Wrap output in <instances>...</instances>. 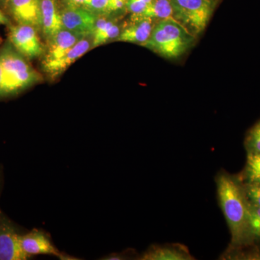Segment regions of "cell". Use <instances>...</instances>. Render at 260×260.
Here are the masks:
<instances>
[{"mask_svg":"<svg viewBox=\"0 0 260 260\" xmlns=\"http://www.w3.org/2000/svg\"><path fill=\"white\" fill-rule=\"evenodd\" d=\"M42 76L9 41L0 47V99L16 96L40 83Z\"/></svg>","mask_w":260,"mask_h":260,"instance_id":"obj_2","label":"cell"},{"mask_svg":"<svg viewBox=\"0 0 260 260\" xmlns=\"http://www.w3.org/2000/svg\"><path fill=\"white\" fill-rule=\"evenodd\" d=\"M121 31L119 24L109 18V15L98 17L92 34V49L116 41Z\"/></svg>","mask_w":260,"mask_h":260,"instance_id":"obj_15","label":"cell"},{"mask_svg":"<svg viewBox=\"0 0 260 260\" xmlns=\"http://www.w3.org/2000/svg\"><path fill=\"white\" fill-rule=\"evenodd\" d=\"M4 6L15 24L30 25L41 32L42 0H6Z\"/></svg>","mask_w":260,"mask_h":260,"instance_id":"obj_8","label":"cell"},{"mask_svg":"<svg viewBox=\"0 0 260 260\" xmlns=\"http://www.w3.org/2000/svg\"><path fill=\"white\" fill-rule=\"evenodd\" d=\"M88 0H61L64 6L83 7Z\"/></svg>","mask_w":260,"mask_h":260,"instance_id":"obj_26","label":"cell"},{"mask_svg":"<svg viewBox=\"0 0 260 260\" xmlns=\"http://www.w3.org/2000/svg\"><path fill=\"white\" fill-rule=\"evenodd\" d=\"M147 18L159 19L174 18L173 17V9L170 0H153L144 12L137 16H132V18Z\"/></svg>","mask_w":260,"mask_h":260,"instance_id":"obj_16","label":"cell"},{"mask_svg":"<svg viewBox=\"0 0 260 260\" xmlns=\"http://www.w3.org/2000/svg\"><path fill=\"white\" fill-rule=\"evenodd\" d=\"M153 0H128L126 10L131 13L132 16L141 14L153 3Z\"/></svg>","mask_w":260,"mask_h":260,"instance_id":"obj_23","label":"cell"},{"mask_svg":"<svg viewBox=\"0 0 260 260\" xmlns=\"http://www.w3.org/2000/svg\"><path fill=\"white\" fill-rule=\"evenodd\" d=\"M91 49L92 37L83 38L60 59L42 66L43 70L51 79H55Z\"/></svg>","mask_w":260,"mask_h":260,"instance_id":"obj_10","label":"cell"},{"mask_svg":"<svg viewBox=\"0 0 260 260\" xmlns=\"http://www.w3.org/2000/svg\"><path fill=\"white\" fill-rule=\"evenodd\" d=\"M3 173L2 167H0V194H1L2 189H3Z\"/></svg>","mask_w":260,"mask_h":260,"instance_id":"obj_28","label":"cell"},{"mask_svg":"<svg viewBox=\"0 0 260 260\" xmlns=\"http://www.w3.org/2000/svg\"><path fill=\"white\" fill-rule=\"evenodd\" d=\"M5 1H6V0H0V3H5Z\"/></svg>","mask_w":260,"mask_h":260,"instance_id":"obj_30","label":"cell"},{"mask_svg":"<svg viewBox=\"0 0 260 260\" xmlns=\"http://www.w3.org/2000/svg\"><path fill=\"white\" fill-rule=\"evenodd\" d=\"M238 178L242 182H260V153H247L245 168Z\"/></svg>","mask_w":260,"mask_h":260,"instance_id":"obj_18","label":"cell"},{"mask_svg":"<svg viewBox=\"0 0 260 260\" xmlns=\"http://www.w3.org/2000/svg\"><path fill=\"white\" fill-rule=\"evenodd\" d=\"M140 260H192L186 246L181 244H155L139 256Z\"/></svg>","mask_w":260,"mask_h":260,"instance_id":"obj_13","label":"cell"},{"mask_svg":"<svg viewBox=\"0 0 260 260\" xmlns=\"http://www.w3.org/2000/svg\"><path fill=\"white\" fill-rule=\"evenodd\" d=\"M218 0H170L173 17L193 36L205 30Z\"/></svg>","mask_w":260,"mask_h":260,"instance_id":"obj_4","label":"cell"},{"mask_svg":"<svg viewBox=\"0 0 260 260\" xmlns=\"http://www.w3.org/2000/svg\"><path fill=\"white\" fill-rule=\"evenodd\" d=\"M133 23L121 30L116 42L133 43L143 45L148 40L154 28L153 19L132 18Z\"/></svg>","mask_w":260,"mask_h":260,"instance_id":"obj_14","label":"cell"},{"mask_svg":"<svg viewBox=\"0 0 260 260\" xmlns=\"http://www.w3.org/2000/svg\"><path fill=\"white\" fill-rule=\"evenodd\" d=\"M242 184L249 205L260 207V182H242Z\"/></svg>","mask_w":260,"mask_h":260,"instance_id":"obj_21","label":"cell"},{"mask_svg":"<svg viewBox=\"0 0 260 260\" xmlns=\"http://www.w3.org/2000/svg\"><path fill=\"white\" fill-rule=\"evenodd\" d=\"M194 41V36L174 18L159 20L143 47L167 58L181 55Z\"/></svg>","mask_w":260,"mask_h":260,"instance_id":"obj_3","label":"cell"},{"mask_svg":"<svg viewBox=\"0 0 260 260\" xmlns=\"http://www.w3.org/2000/svg\"><path fill=\"white\" fill-rule=\"evenodd\" d=\"M20 247L25 255L30 259L39 254L55 256L62 260L75 259L59 251L53 242L50 234L41 229H34L24 232L20 238Z\"/></svg>","mask_w":260,"mask_h":260,"instance_id":"obj_6","label":"cell"},{"mask_svg":"<svg viewBox=\"0 0 260 260\" xmlns=\"http://www.w3.org/2000/svg\"><path fill=\"white\" fill-rule=\"evenodd\" d=\"M219 205L230 230L231 246L251 244L249 237V204L238 177L220 171L215 177Z\"/></svg>","mask_w":260,"mask_h":260,"instance_id":"obj_1","label":"cell"},{"mask_svg":"<svg viewBox=\"0 0 260 260\" xmlns=\"http://www.w3.org/2000/svg\"><path fill=\"white\" fill-rule=\"evenodd\" d=\"M8 28V40L25 59L29 61L44 56L46 47L37 29L30 25L13 23Z\"/></svg>","mask_w":260,"mask_h":260,"instance_id":"obj_5","label":"cell"},{"mask_svg":"<svg viewBox=\"0 0 260 260\" xmlns=\"http://www.w3.org/2000/svg\"><path fill=\"white\" fill-rule=\"evenodd\" d=\"M244 147L247 153H260V120L248 132Z\"/></svg>","mask_w":260,"mask_h":260,"instance_id":"obj_20","label":"cell"},{"mask_svg":"<svg viewBox=\"0 0 260 260\" xmlns=\"http://www.w3.org/2000/svg\"><path fill=\"white\" fill-rule=\"evenodd\" d=\"M11 20H10V17L8 16L5 12L3 10H0V25H6V26H10L12 25Z\"/></svg>","mask_w":260,"mask_h":260,"instance_id":"obj_27","label":"cell"},{"mask_svg":"<svg viewBox=\"0 0 260 260\" xmlns=\"http://www.w3.org/2000/svg\"><path fill=\"white\" fill-rule=\"evenodd\" d=\"M61 10L58 0H42L41 32L47 42L63 29Z\"/></svg>","mask_w":260,"mask_h":260,"instance_id":"obj_12","label":"cell"},{"mask_svg":"<svg viewBox=\"0 0 260 260\" xmlns=\"http://www.w3.org/2000/svg\"><path fill=\"white\" fill-rule=\"evenodd\" d=\"M23 233L0 209V260L28 259L20 247V238Z\"/></svg>","mask_w":260,"mask_h":260,"instance_id":"obj_7","label":"cell"},{"mask_svg":"<svg viewBox=\"0 0 260 260\" xmlns=\"http://www.w3.org/2000/svg\"><path fill=\"white\" fill-rule=\"evenodd\" d=\"M249 237L252 244L260 242V207L249 205Z\"/></svg>","mask_w":260,"mask_h":260,"instance_id":"obj_19","label":"cell"},{"mask_svg":"<svg viewBox=\"0 0 260 260\" xmlns=\"http://www.w3.org/2000/svg\"><path fill=\"white\" fill-rule=\"evenodd\" d=\"M109 4L110 0H88L83 7L97 16H102L109 15Z\"/></svg>","mask_w":260,"mask_h":260,"instance_id":"obj_22","label":"cell"},{"mask_svg":"<svg viewBox=\"0 0 260 260\" xmlns=\"http://www.w3.org/2000/svg\"><path fill=\"white\" fill-rule=\"evenodd\" d=\"M83 38L85 37L63 28L47 42V48L43 56L42 66L60 59Z\"/></svg>","mask_w":260,"mask_h":260,"instance_id":"obj_11","label":"cell"},{"mask_svg":"<svg viewBox=\"0 0 260 260\" xmlns=\"http://www.w3.org/2000/svg\"><path fill=\"white\" fill-rule=\"evenodd\" d=\"M128 0H110L109 4V14L119 13L122 10H126Z\"/></svg>","mask_w":260,"mask_h":260,"instance_id":"obj_25","label":"cell"},{"mask_svg":"<svg viewBox=\"0 0 260 260\" xmlns=\"http://www.w3.org/2000/svg\"><path fill=\"white\" fill-rule=\"evenodd\" d=\"M224 259H260V246L254 244L229 246L221 256Z\"/></svg>","mask_w":260,"mask_h":260,"instance_id":"obj_17","label":"cell"},{"mask_svg":"<svg viewBox=\"0 0 260 260\" xmlns=\"http://www.w3.org/2000/svg\"><path fill=\"white\" fill-rule=\"evenodd\" d=\"M63 28L83 37H92L97 15L83 7L64 6L61 10Z\"/></svg>","mask_w":260,"mask_h":260,"instance_id":"obj_9","label":"cell"},{"mask_svg":"<svg viewBox=\"0 0 260 260\" xmlns=\"http://www.w3.org/2000/svg\"><path fill=\"white\" fill-rule=\"evenodd\" d=\"M2 45H3V40H2V38L0 37V47H2Z\"/></svg>","mask_w":260,"mask_h":260,"instance_id":"obj_29","label":"cell"},{"mask_svg":"<svg viewBox=\"0 0 260 260\" xmlns=\"http://www.w3.org/2000/svg\"><path fill=\"white\" fill-rule=\"evenodd\" d=\"M135 254V251L131 249L130 251H122V252L112 253V254H109L107 256H104L103 259L123 260L135 259L134 257H136Z\"/></svg>","mask_w":260,"mask_h":260,"instance_id":"obj_24","label":"cell"}]
</instances>
